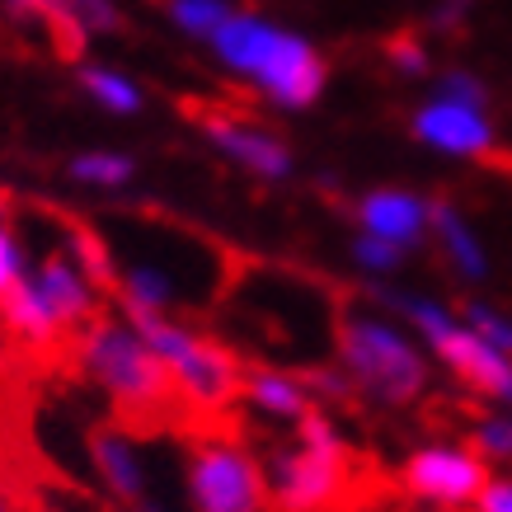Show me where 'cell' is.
I'll return each mask as SVG.
<instances>
[{
	"instance_id": "1",
	"label": "cell",
	"mask_w": 512,
	"mask_h": 512,
	"mask_svg": "<svg viewBox=\"0 0 512 512\" xmlns=\"http://www.w3.org/2000/svg\"><path fill=\"white\" fill-rule=\"evenodd\" d=\"M207 52L226 76L278 109H311L329 85V62L320 47L259 10H235L207 38Z\"/></svg>"
},
{
	"instance_id": "2",
	"label": "cell",
	"mask_w": 512,
	"mask_h": 512,
	"mask_svg": "<svg viewBox=\"0 0 512 512\" xmlns=\"http://www.w3.org/2000/svg\"><path fill=\"white\" fill-rule=\"evenodd\" d=\"M334 357L353 395L381 409H414L433 386V367L419 343L353 301L334 306Z\"/></svg>"
},
{
	"instance_id": "3",
	"label": "cell",
	"mask_w": 512,
	"mask_h": 512,
	"mask_svg": "<svg viewBox=\"0 0 512 512\" xmlns=\"http://www.w3.org/2000/svg\"><path fill=\"white\" fill-rule=\"evenodd\" d=\"M99 296L104 287L80 268V259L66 245H52L38 254L15 292L0 301V329L24 348H52L66 334L99 320Z\"/></svg>"
},
{
	"instance_id": "4",
	"label": "cell",
	"mask_w": 512,
	"mask_h": 512,
	"mask_svg": "<svg viewBox=\"0 0 512 512\" xmlns=\"http://www.w3.org/2000/svg\"><path fill=\"white\" fill-rule=\"evenodd\" d=\"M76 372L127 419H160L174 404L170 376L127 315H99L76 334Z\"/></svg>"
},
{
	"instance_id": "5",
	"label": "cell",
	"mask_w": 512,
	"mask_h": 512,
	"mask_svg": "<svg viewBox=\"0 0 512 512\" xmlns=\"http://www.w3.org/2000/svg\"><path fill=\"white\" fill-rule=\"evenodd\" d=\"M264 475L273 512H334L353 489V447L325 409H311L292 442L264 456Z\"/></svg>"
},
{
	"instance_id": "6",
	"label": "cell",
	"mask_w": 512,
	"mask_h": 512,
	"mask_svg": "<svg viewBox=\"0 0 512 512\" xmlns=\"http://www.w3.org/2000/svg\"><path fill=\"white\" fill-rule=\"evenodd\" d=\"M132 325L146 339V348L160 357V367L170 376L174 404H184L188 414L217 419L240 400L245 362L221 339L193 329L179 315H146V320H132Z\"/></svg>"
},
{
	"instance_id": "7",
	"label": "cell",
	"mask_w": 512,
	"mask_h": 512,
	"mask_svg": "<svg viewBox=\"0 0 512 512\" xmlns=\"http://www.w3.org/2000/svg\"><path fill=\"white\" fill-rule=\"evenodd\" d=\"M188 512H273L264 456L235 433H202L184 451Z\"/></svg>"
},
{
	"instance_id": "8",
	"label": "cell",
	"mask_w": 512,
	"mask_h": 512,
	"mask_svg": "<svg viewBox=\"0 0 512 512\" xmlns=\"http://www.w3.org/2000/svg\"><path fill=\"white\" fill-rule=\"evenodd\" d=\"M484 484H489V466L475 456L470 442H442L437 437V442H423L400 461L404 494L442 512H470Z\"/></svg>"
},
{
	"instance_id": "9",
	"label": "cell",
	"mask_w": 512,
	"mask_h": 512,
	"mask_svg": "<svg viewBox=\"0 0 512 512\" xmlns=\"http://www.w3.org/2000/svg\"><path fill=\"white\" fill-rule=\"evenodd\" d=\"M198 132L212 141V151L240 165L245 174L254 179H268V184H278L292 174V151H287V141L278 132H268L264 123H254L245 113H231V109H198Z\"/></svg>"
},
{
	"instance_id": "10",
	"label": "cell",
	"mask_w": 512,
	"mask_h": 512,
	"mask_svg": "<svg viewBox=\"0 0 512 512\" xmlns=\"http://www.w3.org/2000/svg\"><path fill=\"white\" fill-rule=\"evenodd\" d=\"M85 451H90L94 480H99V489H104L113 503H123V508L132 512L137 503L151 498V461H146V447L137 442L132 428H118V423L94 428Z\"/></svg>"
},
{
	"instance_id": "11",
	"label": "cell",
	"mask_w": 512,
	"mask_h": 512,
	"mask_svg": "<svg viewBox=\"0 0 512 512\" xmlns=\"http://www.w3.org/2000/svg\"><path fill=\"white\" fill-rule=\"evenodd\" d=\"M414 137L423 146H433L442 156H461V160H498V137L484 109H466V104H451V99H433L423 104L414 118Z\"/></svg>"
},
{
	"instance_id": "12",
	"label": "cell",
	"mask_w": 512,
	"mask_h": 512,
	"mask_svg": "<svg viewBox=\"0 0 512 512\" xmlns=\"http://www.w3.org/2000/svg\"><path fill=\"white\" fill-rule=\"evenodd\" d=\"M240 404H245L254 419L282 423V428H296L315 409L301 372H287V367H245Z\"/></svg>"
},
{
	"instance_id": "13",
	"label": "cell",
	"mask_w": 512,
	"mask_h": 512,
	"mask_svg": "<svg viewBox=\"0 0 512 512\" xmlns=\"http://www.w3.org/2000/svg\"><path fill=\"white\" fill-rule=\"evenodd\" d=\"M428 212L433 202H423L419 193H404V188H376L357 202V226L362 235H376L395 249L419 245L423 231H428Z\"/></svg>"
},
{
	"instance_id": "14",
	"label": "cell",
	"mask_w": 512,
	"mask_h": 512,
	"mask_svg": "<svg viewBox=\"0 0 512 512\" xmlns=\"http://www.w3.org/2000/svg\"><path fill=\"white\" fill-rule=\"evenodd\" d=\"M19 19H43L52 29H62L71 43H90L104 33L123 29L118 0H5Z\"/></svg>"
},
{
	"instance_id": "15",
	"label": "cell",
	"mask_w": 512,
	"mask_h": 512,
	"mask_svg": "<svg viewBox=\"0 0 512 512\" xmlns=\"http://www.w3.org/2000/svg\"><path fill=\"white\" fill-rule=\"evenodd\" d=\"M76 80H80V90H85V99H90L94 109L113 113V118H137V113L146 109V90H141V80L127 76L123 66L80 62Z\"/></svg>"
},
{
	"instance_id": "16",
	"label": "cell",
	"mask_w": 512,
	"mask_h": 512,
	"mask_svg": "<svg viewBox=\"0 0 512 512\" xmlns=\"http://www.w3.org/2000/svg\"><path fill=\"white\" fill-rule=\"evenodd\" d=\"M428 226L437 231V245H442V254H447V264L461 273L466 282H480L484 273H489V259H484V249L480 240L470 235L466 217L451 207L447 198H437L433 202V212H428Z\"/></svg>"
},
{
	"instance_id": "17",
	"label": "cell",
	"mask_w": 512,
	"mask_h": 512,
	"mask_svg": "<svg viewBox=\"0 0 512 512\" xmlns=\"http://www.w3.org/2000/svg\"><path fill=\"white\" fill-rule=\"evenodd\" d=\"M66 179L76 188H94V193H118L137 179V160L127 151H109V146H94V151H76L66 160Z\"/></svg>"
},
{
	"instance_id": "18",
	"label": "cell",
	"mask_w": 512,
	"mask_h": 512,
	"mask_svg": "<svg viewBox=\"0 0 512 512\" xmlns=\"http://www.w3.org/2000/svg\"><path fill=\"white\" fill-rule=\"evenodd\" d=\"M231 15H235L231 0H165V19L184 38H198V43H207Z\"/></svg>"
},
{
	"instance_id": "19",
	"label": "cell",
	"mask_w": 512,
	"mask_h": 512,
	"mask_svg": "<svg viewBox=\"0 0 512 512\" xmlns=\"http://www.w3.org/2000/svg\"><path fill=\"white\" fill-rule=\"evenodd\" d=\"M29 264H33L29 240H24V231H19V221L10 217V207L0 202V301L15 292L19 282H24Z\"/></svg>"
},
{
	"instance_id": "20",
	"label": "cell",
	"mask_w": 512,
	"mask_h": 512,
	"mask_svg": "<svg viewBox=\"0 0 512 512\" xmlns=\"http://www.w3.org/2000/svg\"><path fill=\"white\" fill-rule=\"evenodd\" d=\"M470 447L480 456L484 466H494V461H512V414L508 409H498V414H480L475 428H470Z\"/></svg>"
},
{
	"instance_id": "21",
	"label": "cell",
	"mask_w": 512,
	"mask_h": 512,
	"mask_svg": "<svg viewBox=\"0 0 512 512\" xmlns=\"http://www.w3.org/2000/svg\"><path fill=\"white\" fill-rule=\"evenodd\" d=\"M461 325H470L484 343H494L503 357H512V320L508 315H498V311H489V306H475V301H470L466 311H461Z\"/></svg>"
},
{
	"instance_id": "22",
	"label": "cell",
	"mask_w": 512,
	"mask_h": 512,
	"mask_svg": "<svg viewBox=\"0 0 512 512\" xmlns=\"http://www.w3.org/2000/svg\"><path fill=\"white\" fill-rule=\"evenodd\" d=\"M437 99H451V104H466V109H484L489 104V90H484L480 80L461 71V66H451L447 76L437 80Z\"/></svg>"
},
{
	"instance_id": "23",
	"label": "cell",
	"mask_w": 512,
	"mask_h": 512,
	"mask_svg": "<svg viewBox=\"0 0 512 512\" xmlns=\"http://www.w3.org/2000/svg\"><path fill=\"white\" fill-rule=\"evenodd\" d=\"M353 259L367 273H395V268L404 264V249L386 245V240H376V235H357L353 240Z\"/></svg>"
},
{
	"instance_id": "24",
	"label": "cell",
	"mask_w": 512,
	"mask_h": 512,
	"mask_svg": "<svg viewBox=\"0 0 512 512\" xmlns=\"http://www.w3.org/2000/svg\"><path fill=\"white\" fill-rule=\"evenodd\" d=\"M386 57L395 71H404V76H423V71H428V47H423L414 33H395L386 43Z\"/></svg>"
},
{
	"instance_id": "25",
	"label": "cell",
	"mask_w": 512,
	"mask_h": 512,
	"mask_svg": "<svg viewBox=\"0 0 512 512\" xmlns=\"http://www.w3.org/2000/svg\"><path fill=\"white\" fill-rule=\"evenodd\" d=\"M470 512H512V475H489Z\"/></svg>"
},
{
	"instance_id": "26",
	"label": "cell",
	"mask_w": 512,
	"mask_h": 512,
	"mask_svg": "<svg viewBox=\"0 0 512 512\" xmlns=\"http://www.w3.org/2000/svg\"><path fill=\"white\" fill-rule=\"evenodd\" d=\"M470 10V0H451V5H442L437 10V24H461V15Z\"/></svg>"
},
{
	"instance_id": "27",
	"label": "cell",
	"mask_w": 512,
	"mask_h": 512,
	"mask_svg": "<svg viewBox=\"0 0 512 512\" xmlns=\"http://www.w3.org/2000/svg\"><path fill=\"white\" fill-rule=\"evenodd\" d=\"M132 512H179V508H170V503H160V498H146V503H137Z\"/></svg>"
},
{
	"instance_id": "28",
	"label": "cell",
	"mask_w": 512,
	"mask_h": 512,
	"mask_svg": "<svg viewBox=\"0 0 512 512\" xmlns=\"http://www.w3.org/2000/svg\"><path fill=\"white\" fill-rule=\"evenodd\" d=\"M0 512H5V475H0Z\"/></svg>"
}]
</instances>
